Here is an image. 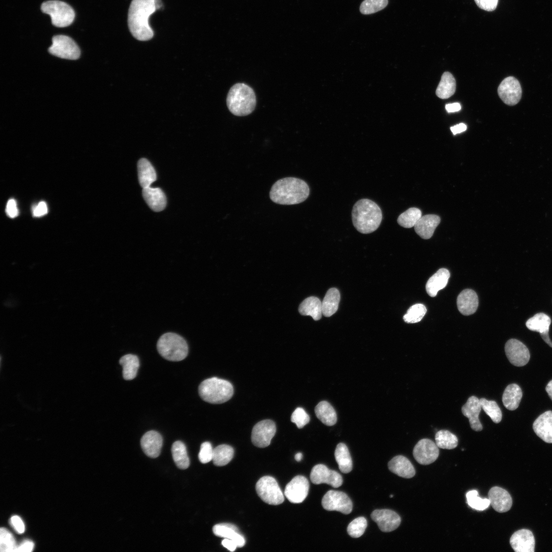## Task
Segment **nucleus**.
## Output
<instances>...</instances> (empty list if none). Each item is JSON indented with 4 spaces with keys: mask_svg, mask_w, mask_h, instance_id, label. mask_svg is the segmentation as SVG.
I'll return each mask as SVG.
<instances>
[{
    "mask_svg": "<svg viewBox=\"0 0 552 552\" xmlns=\"http://www.w3.org/2000/svg\"><path fill=\"white\" fill-rule=\"evenodd\" d=\"M440 221V217L436 215L429 214L421 216L414 226L415 230L420 237L428 239L432 236Z\"/></svg>",
    "mask_w": 552,
    "mask_h": 552,
    "instance_id": "25",
    "label": "nucleus"
},
{
    "mask_svg": "<svg viewBox=\"0 0 552 552\" xmlns=\"http://www.w3.org/2000/svg\"><path fill=\"white\" fill-rule=\"evenodd\" d=\"M366 519L363 517H359L352 521L347 527V532L352 538H358L361 536L367 527Z\"/></svg>",
    "mask_w": 552,
    "mask_h": 552,
    "instance_id": "47",
    "label": "nucleus"
},
{
    "mask_svg": "<svg viewBox=\"0 0 552 552\" xmlns=\"http://www.w3.org/2000/svg\"><path fill=\"white\" fill-rule=\"evenodd\" d=\"M214 449L211 444L205 442L201 444L198 454L199 461L202 464H206L213 459Z\"/></svg>",
    "mask_w": 552,
    "mask_h": 552,
    "instance_id": "49",
    "label": "nucleus"
},
{
    "mask_svg": "<svg viewBox=\"0 0 552 552\" xmlns=\"http://www.w3.org/2000/svg\"><path fill=\"white\" fill-rule=\"evenodd\" d=\"M276 432V426L273 421L264 420L257 423L251 432V441L256 447L264 448L270 444Z\"/></svg>",
    "mask_w": 552,
    "mask_h": 552,
    "instance_id": "11",
    "label": "nucleus"
},
{
    "mask_svg": "<svg viewBox=\"0 0 552 552\" xmlns=\"http://www.w3.org/2000/svg\"><path fill=\"white\" fill-rule=\"evenodd\" d=\"M119 363L123 367L122 374L125 380H130L136 377L140 366L139 360L136 355H125L120 358Z\"/></svg>",
    "mask_w": 552,
    "mask_h": 552,
    "instance_id": "36",
    "label": "nucleus"
},
{
    "mask_svg": "<svg viewBox=\"0 0 552 552\" xmlns=\"http://www.w3.org/2000/svg\"><path fill=\"white\" fill-rule=\"evenodd\" d=\"M387 4L388 0H364L359 10L363 14H371L383 9Z\"/></svg>",
    "mask_w": 552,
    "mask_h": 552,
    "instance_id": "46",
    "label": "nucleus"
},
{
    "mask_svg": "<svg viewBox=\"0 0 552 552\" xmlns=\"http://www.w3.org/2000/svg\"><path fill=\"white\" fill-rule=\"evenodd\" d=\"M43 13L49 14L52 24L58 28L70 26L75 18L73 8L65 2L52 0L43 2L41 6Z\"/></svg>",
    "mask_w": 552,
    "mask_h": 552,
    "instance_id": "7",
    "label": "nucleus"
},
{
    "mask_svg": "<svg viewBox=\"0 0 552 552\" xmlns=\"http://www.w3.org/2000/svg\"><path fill=\"white\" fill-rule=\"evenodd\" d=\"M48 208L45 202H40L33 210V215L35 217H40L47 213Z\"/></svg>",
    "mask_w": 552,
    "mask_h": 552,
    "instance_id": "53",
    "label": "nucleus"
},
{
    "mask_svg": "<svg viewBox=\"0 0 552 552\" xmlns=\"http://www.w3.org/2000/svg\"><path fill=\"white\" fill-rule=\"evenodd\" d=\"M323 508L327 511H336L349 514L353 508L351 499L344 492L335 490L328 491L321 500Z\"/></svg>",
    "mask_w": 552,
    "mask_h": 552,
    "instance_id": "10",
    "label": "nucleus"
},
{
    "mask_svg": "<svg viewBox=\"0 0 552 552\" xmlns=\"http://www.w3.org/2000/svg\"><path fill=\"white\" fill-rule=\"evenodd\" d=\"M234 450L231 446L222 444L214 449L213 462L217 466L227 465L232 459Z\"/></svg>",
    "mask_w": 552,
    "mask_h": 552,
    "instance_id": "39",
    "label": "nucleus"
},
{
    "mask_svg": "<svg viewBox=\"0 0 552 552\" xmlns=\"http://www.w3.org/2000/svg\"><path fill=\"white\" fill-rule=\"evenodd\" d=\"M198 392L200 397L204 401L212 404H221L232 398L234 389L229 381L212 377L204 380L200 384Z\"/></svg>",
    "mask_w": 552,
    "mask_h": 552,
    "instance_id": "5",
    "label": "nucleus"
},
{
    "mask_svg": "<svg viewBox=\"0 0 552 552\" xmlns=\"http://www.w3.org/2000/svg\"><path fill=\"white\" fill-rule=\"evenodd\" d=\"M488 498L492 508L499 513L508 511L512 505V499L509 493L499 487H493L490 489Z\"/></svg>",
    "mask_w": 552,
    "mask_h": 552,
    "instance_id": "19",
    "label": "nucleus"
},
{
    "mask_svg": "<svg viewBox=\"0 0 552 552\" xmlns=\"http://www.w3.org/2000/svg\"><path fill=\"white\" fill-rule=\"evenodd\" d=\"M49 52L56 57L70 60H76L80 55V51L76 43L71 37L63 35L53 37Z\"/></svg>",
    "mask_w": 552,
    "mask_h": 552,
    "instance_id": "9",
    "label": "nucleus"
},
{
    "mask_svg": "<svg viewBox=\"0 0 552 552\" xmlns=\"http://www.w3.org/2000/svg\"><path fill=\"white\" fill-rule=\"evenodd\" d=\"M317 418L324 424L332 426L337 421V415L332 406L327 401H322L315 407Z\"/></svg>",
    "mask_w": 552,
    "mask_h": 552,
    "instance_id": "34",
    "label": "nucleus"
},
{
    "mask_svg": "<svg viewBox=\"0 0 552 552\" xmlns=\"http://www.w3.org/2000/svg\"><path fill=\"white\" fill-rule=\"evenodd\" d=\"M226 104L233 114L245 116L254 110L256 97L251 87L244 83H238L230 88L226 98Z\"/></svg>",
    "mask_w": 552,
    "mask_h": 552,
    "instance_id": "4",
    "label": "nucleus"
},
{
    "mask_svg": "<svg viewBox=\"0 0 552 552\" xmlns=\"http://www.w3.org/2000/svg\"><path fill=\"white\" fill-rule=\"evenodd\" d=\"M457 306L459 311L462 314L469 315L473 314L478 306V298L476 293L469 289L463 290L457 296Z\"/></svg>",
    "mask_w": 552,
    "mask_h": 552,
    "instance_id": "23",
    "label": "nucleus"
},
{
    "mask_svg": "<svg viewBox=\"0 0 552 552\" xmlns=\"http://www.w3.org/2000/svg\"><path fill=\"white\" fill-rule=\"evenodd\" d=\"M522 397L521 389L516 384H511L505 388L502 400L505 407L510 410L517 409Z\"/></svg>",
    "mask_w": 552,
    "mask_h": 552,
    "instance_id": "31",
    "label": "nucleus"
},
{
    "mask_svg": "<svg viewBox=\"0 0 552 552\" xmlns=\"http://www.w3.org/2000/svg\"><path fill=\"white\" fill-rule=\"evenodd\" d=\"M310 477L314 484H326L334 488L341 486L343 482L342 477L339 473L329 469L323 464L314 466L311 471Z\"/></svg>",
    "mask_w": 552,
    "mask_h": 552,
    "instance_id": "14",
    "label": "nucleus"
},
{
    "mask_svg": "<svg viewBox=\"0 0 552 552\" xmlns=\"http://www.w3.org/2000/svg\"><path fill=\"white\" fill-rule=\"evenodd\" d=\"M256 490L260 498L269 504L278 505L284 501L281 488L275 479L271 476L261 477L256 484Z\"/></svg>",
    "mask_w": 552,
    "mask_h": 552,
    "instance_id": "8",
    "label": "nucleus"
},
{
    "mask_svg": "<svg viewBox=\"0 0 552 552\" xmlns=\"http://www.w3.org/2000/svg\"><path fill=\"white\" fill-rule=\"evenodd\" d=\"M478 494V492L475 490L468 491L466 495L467 503L476 510H485L490 505V500L489 498H482Z\"/></svg>",
    "mask_w": 552,
    "mask_h": 552,
    "instance_id": "43",
    "label": "nucleus"
},
{
    "mask_svg": "<svg viewBox=\"0 0 552 552\" xmlns=\"http://www.w3.org/2000/svg\"><path fill=\"white\" fill-rule=\"evenodd\" d=\"M222 545L231 551L235 550L237 547L236 543L231 539L224 538L221 542Z\"/></svg>",
    "mask_w": 552,
    "mask_h": 552,
    "instance_id": "55",
    "label": "nucleus"
},
{
    "mask_svg": "<svg viewBox=\"0 0 552 552\" xmlns=\"http://www.w3.org/2000/svg\"><path fill=\"white\" fill-rule=\"evenodd\" d=\"M450 278V272L446 268L439 269L427 281L426 290L428 294L431 297L436 295L438 291L444 288Z\"/></svg>",
    "mask_w": 552,
    "mask_h": 552,
    "instance_id": "28",
    "label": "nucleus"
},
{
    "mask_svg": "<svg viewBox=\"0 0 552 552\" xmlns=\"http://www.w3.org/2000/svg\"><path fill=\"white\" fill-rule=\"evenodd\" d=\"M6 213L11 218H14L17 216L18 212L16 203L14 199H11L8 201L6 206Z\"/></svg>",
    "mask_w": 552,
    "mask_h": 552,
    "instance_id": "52",
    "label": "nucleus"
},
{
    "mask_svg": "<svg viewBox=\"0 0 552 552\" xmlns=\"http://www.w3.org/2000/svg\"><path fill=\"white\" fill-rule=\"evenodd\" d=\"M34 543L29 540H26L17 546L16 551L17 552H30L33 550Z\"/></svg>",
    "mask_w": 552,
    "mask_h": 552,
    "instance_id": "54",
    "label": "nucleus"
},
{
    "mask_svg": "<svg viewBox=\"0 0 552 552\" xmlns=\"http://www.w3.org/2000/svg\"><path fill=\"white\" fill-rule=\"evenodd\" d=\"M159 354L166 360L179 361L184 359L188 353L186 341L180 335L171 332L162 335L157 342Z\"/></svg>",
    "mask_w": 552,
    "mask_h": 552,
    "instance_id": "6",
    "label": "nucleus"
},
{
    "mask_svg": "<svg viewBox=\"0 0 552 552\" xmlns=\"http://www.w3.org/2000/svg\"><path fill=\"white\" fill-rule=\"evenodd\" d=\"M445 108L448 112H453L460 110L461 106L458 103H453L446 104Z\"/></svg>",
    "mask_w": 552,
    "mask_h": 552,
    "instance_id": "57",
    "label": "nucleus"
},
{
    "mask_svg": "<svg viewBox=\"0 0 552 552\" xmlns=\"http://www.w3.org/2000/svg\"><path fill=\"white\" fill-rule=\"evenodd\" d=\"M141 445L143 451L148 456L156 458L160 453L163 445L162 436L156 431H149L142 437Z\"/></svg>",
    "mask_w": 552,
    "mask_h": 552,
    "instance_id": "21",
    "label": "nucleus"
},
{
    "mask_svg": "<svg viewBox=\"0 0 552 552\" xmlns=\"http://www.w3.org/2000/svg\"><path fill=\"white\" fill-rule=\"evenodd\" d=\"M371 517L383 532L395 530L401 521L400 516L397 513L388 509L375 510L371 513Z\"/></svg>",
    "mask_w": 552,
    "mask_h": 552,
    "instance_id": "17",
    "label": "nucleus"
},
{
    "mask_svg": "<svg viewBox=\"0 0 552 552\" xmlns=\"http://www.w3.org/2000/svg\"><path fill=\"white\" fill-rule=\"evenodd\" d=\"M389 470L397 475L406 478H410L415 475L416 471L411 462L405 456L397 455L393 457L388 463Z\"/></svg>",
    "mask_w": 552,
    "mask_h": 552,
    "instance_id": "27",
    "label": "nucleus"
},
{
    "mask_svg": "<svg viewBox=\"0 0 552 552\" xmlns=\"http://www.w3.org/2000/svg\"><path fill=\"white\" fill-rule=\"evenodd\" d=\"M540 335H541V336L542 338L543 339V340L547 344H548L550 347L552 348V341L550 340V339L549 338V335H548V333H545V334H541Z\"/></svg>",
    "mask_w": 552,
    "mask_h": 552,
    "instance_id": "58",
    "label": "nucleus"
},
{
    "mask_svg": "<svg viewBox=\"0 0 552 552\" xmlns=\"http://www.w3.org/2000/svg\"><path fill=\"white\" fill-rule=\"evenodd\" d=\"M435 443L438 447L445 449L455 448L458 444L456 436L447 430H440L435 435Z\"/></svg>",
    "mask_w": 552,
    "mask_h": 552,
    "instance_id": "40",
    "label": "nucleus"
},
{
    "mask_svg": "<svg viewBox=\"0 0 552 552\" xmlns=\"http://www.w3.org/2000/svg\"><path fill=\"white\" fill-rule=\"evenodd\" d=\"M10 523L17 533L22 534L24 532L25 525L19 516L16 515L12 516L10 519Z\"/></svg>",
    "mask_w": 552,
    "mask_h": 552,
    "instance_id": "51",
    "label": "nucleus"
},
{
    "mask_svg": "<svg viewBox=\"0 0 552 552\" xmlns=\"http://www.w3.org/2000/svg\"><path fill=\"white\" fill-rule=\"evenodd\" d=\"M545 390L549 396L550 398L552 400V380H550L547 384Z\"/></svg>",
    "mask_w": 552,
    "mask_h": 552,
    "instance_id": "59",
    "label": "nucleus"
},
{
    "mask_svg": "<svg viewBox=\"0 0 552 552\" xmlns=\"http://www.w3.org/2000/svg\"><path fill=\"white\" fill-rule=\"evenodd\" d=\"M455 89L456 81L453 76L448 72H444L436 89V95L442 99H448L454 94Z\"/></svg>",
    "mask_w": 552,
    "mask_h": 552,
    "instance_id": "33",
    "label": "nucleus"
},
{
    "mask_svg": "<svg viewBox=\"0 0 552 552\" xmlns=\"http://www.w3.org/2000/svg\"><path fill=\"white\" fill-rule=\"evenodd\" d=\"M309 488L308 479L304 476L297 475L286 485L284 495L292 503H301L307 497Z\"/></svg>",
    "mask_w": 552,
    "mask_h": 552,
    "instance_id": "15",
    "label": "nucleus"
},
{
    "mask_svg": "<svg viewBox=\"0 0 552 552\" xmlns=\"http://www.w3.org/2000/svg\"><path fill=\"white\" fill-rule=\"evenodd\" d=\"M393 496H394V495H392V494H391V495H390L389 496V497H390V498L393 497Z\"/></svg>",
    "mask_w": 552,
    "mask_h": 552,
    "instance_id": "61",
    "label": "nucleus"
},
{
    "mask_svg": "<svg viewBox=\"0 0 552 552\" xmlns=\"http://www.w3.org/2000/svg\"><path fill=\"white\" fill-rule=\"evenodd\" d=\"M291 421L302 428L309 422L310 417L303 408L297 407L292 413Z\"/></svg>",
    "mask_w": 552,
    "mask_h": 552,
    "instance_id": "48",
    "label": "nucleus"
},
{
    "mask_svg": "<svg viewBox=\"0 0 552 552\" xmlns=\"http://www.w3.org/2000/svg\"><path fill=\"white\" fill-rule=\"evenodd\" d=\"M481 409L480 400L474 396L470 397L462 407V412L468 418L471 428L476 431H480L482 429V425L479 419Z\"/></svg>",
    "mask_w": 552,
    "mask_h": 552,
    "instance_id": "20",
    "label": "nucleus"
},
{
    "mask_svg": "<svg viewBox=\"0 0 552 552\" xmlns=\"http://www.w3.org/2000/svg\"><path fill=\"white\" fill-rule=\"evenodd\" d=\"M426 307L422 304H416L411 306L403 316V320L407 323L419 322L426 313Z\"/></svg>",
    "mask_w": 552,
    "mask_h": 552,
    "instance_id": "44",
    "label": "nucleus"
},
{
    "mask_svg": "<svg viewBox=\"0 0 552 552\" xmlns=\"http://www.w3.org/2000/svg\"><path fill=\"white\" fill-rule=\"evenodd\" d=\"M310 189L304 180L295 177H286L277 180L269 192L271 200L278 204L292 205L304 201L309 196Z\"/></svg>",
    "mask_w": 552,
    "mask_h": 552,
    "instance_id": "2",
    "label": "nucleus"
},
{
    "mask_svg": "<svg viewBox=\"0 0 552 552\" xmlns=\"http://www.w3.org/2000/svg\"><path fill=\"white\" fill-rule=\"evenodd\" d=\"M422 216L421 211L416 208H410L401 214L398 219V223L405 228H411L415 225Z\"/></svg>",
    "mask_w": 552,
    "mask_h": 552,
    "instance_id": "41",
    "label": "nucleus"
},
{
    "mask_svg": "<svg viewBox=\"0 0 552 552\" xmlns=\"http://www.w3.org/2000/svg\"><path fill=\"white\" fill-rule=\"evenodd\" d=\"M498 94L505 104L510 106L517 104L522 95V89L519 81L514 77L505 78L498 87Z\"/></svg>",
    "mask_w": 552,
    "mask_h": 552,
    "instance_id": "12",
    "label": "nucleus"
},
{
    "mask_svg": "<svg viewBox=\"0 0 552 552\" xmlns=\"http://www.w3.org/2000/svg\"><path fill=\"white\" fill-rule=\"evenodd\" d=\"M550 324L551 319L547 315L539 313L526 321V326L529 330L541 334L548 333Z\"/></svg>",
    "mask_w": 552,
    "mask_h": 552,
    "instance_id": "37",
    "label": "nucleus"
},
{
    "mask_svg": "<svg viewBox=\"0 0 552 552\" xmlns=\"http://www.w3.org/2000/svg\"><path fill=\"white\" fill-rule=\"evenodd\" d=\"M161 0H132L128 14V25L132 36L140 41L151 39L154 32L149 24L150 15L162 7Z\"/></svg>",
    "mask_w": 552,
    "mask_h": 552,
    "instance_id": "1",
    "label": "nucleus"
},
{
    "mask_svg": "<svg viewBox=\"0 0 552 552\" xmlns=\"http://www.w3.org/2000/svg\"><path fill=\"white\" fill-rule=\"evenodd\" d=\"M213 532L216 536L233 540L238 547H242L245 544L243 536L240 534L238 527L231 523H220L213 527Z\"/></svg>",
    "mask_w": 552,
    "mask_h": 552,
    "instance_id": "26",
    "label": "nucleus"
},
{
    "mask_svg": "<svg viewBox=\"0 0 552 552\" xmlns=\"http://www.w3.org/2000/svg\"><path fill=\"white\" fill-rule=\"evenodd\" d=\"M340 298V293L337 289L332 288L328 290L321 302L322 312L325 316L330 317L337 311Z\"/></svg>",
    "mask_w": 552,
    "mask_h": 552,
    "instance_id": "32",
    "label": "nucleus"
},
{
    "mask_svg": "<svg viewBox=\"0 0 552 552\" xmlns=\"http://www.w3.org/2000/svg\"><path fill=\"white\" fill-rule=\"evenodd\" d=\"M139 181L143 188L150 187L156 179L155 170L150 162L146 158L140 159L137 163Z\"/></svg>",
    "mask_w": 552,
    "mask_h": 552,
    "instance_id": "29",
    "label": "nucleus"
},
{
    "mask_svg": "<svg viewBox=\"0 0 552 552\" xmlns=\"http://www.w3.org/2000/svg\"><path fill=\"white\" fill-rule=\"evenodd\" d=\"M533 428L543 441L552 443V411H546L540 415L534 421Z\"/></svg>",
    "mask_w": 552,
    "mask_h": 552,
    "instance_id": "22",
    "label": "nucleus"
},
{
    "mask_svg": "<svg viewBox=\"0 0 552 552\" xmlns=\"http://www.w3.org/2000/svg\"><path fill=\"white\" fill-rule=\"evenodd\" d=\"M481 409L495 423H499L502 419V412L497 403L485 398L479 399Z\"/></svg>",
    "mask_w": 552,
    "mask_h": 552,
    "instance_id": "42",
    "label": "nucleus"
},
{
    "mask_svg": "<svg viewBox=\"0 0 552 552\" xmlns=\"http://www.w3.org/2000/svg\"><path fill=\"white\" fill-rule=\"evenodd\" d=\"M352 222L356 229L362 234L375 231L382 219L379 206L369 199H361L354 205L352 211Z\"/></svg>",
    "mask_w": 552,
    "mask_h": 552,
    "instance_id": "3",
    "label": "nucleus"
},
{
    "mask_svg": "<svg viewBox=\"0 0 552 552\" xmlns=\"http://www.w3.org/2000/svg\"><path fill=\"white\" fill-rule=\"evenodd\" d=\"M302 457H303V454L301 452H298V453H296L295 454V459L297 462L301 461L302 460Z\"/></svg>",
    "mask_w": 552,
    "mask_h": 552,
    "instance_id": "60",
    "label": "nucleus"
},
{
    "mask_svg": "<svg viewBox=\"0 0 552 552\" xmlns=\"http://www.w3.org/2000/svg\"><path fill=\"white\" fill-rule=\"evenodd\" d=\"M142 194L148 206L155 212L164 210L167 204L166 195L159 188L150 187L143 188Z\"/></svg>",
    "mask_w": 552,
    "mask_h": 552,
    "instance_id": "24",
    "label": "nucleus"
},
{
    "mask_svg": "<svg viewBox=\"0 0 552 552\" xmlns=\"http://www.w3.org/2000/svg\"><path fill=\"white\" fill-rule=\"evenodd\" d=\"M504 350L509 361L515 366H524L530 360V354L527 348L517 339H509L505 344Z\"/></svg>",
    "mask_w": 552,
    "mask_h": 552,
    "instance_id": "16",
    "label": "nucleus"
},
{
    "mask_svg": "<svg viewBox=\"0 0 552 552\" xmlns=\"http://www.w3.org/2000/svg\"><path fill=\"white\" fill-rule=\"evenodd\" d=\"M439 455V447L436 443L428 439L420 440L413 450V455L416 461L424 465L434 462Z\"/></svg>",
    "mask_w": 552,
    "mask_h": 552,
    "instance_id": "13",
    "label": "nucleus"
},
{
    "mask_svg": "<svg viewBox=\"0 0 552 552\" xmlns=\"http://www.w3.org/2000/svg\"><path fill=\"white\" fill-rule=\"evenodd\" d=\"M451 132L454 135L465 131L467 129V126L464 123H461L450 128Z\"/></svg>",
    "mask_w": 552,
    "mask_h": 552,
    "instance_id": "56",
    "label": "nucleus"
},
{
    "mask_svg": "<svg viewBox=\"0 0 552 552\" xmlns=\"http://www.w3.org/2000/svg\"><path fill=\"white\" fill-rule=\"evenodd\" d=\"M477 5L481 9L488 11L494 10L498 0H474Z\"/></svg>",
    "mask_w": 552,
    "mask_h": 552,
    "instance_id": "50",
    "label": "nucleus"
},
{
    "mask_svg": "<svg viewBox=\"0 0 552 552\" xmlns=\"http://www.w3.org/2000/svg\"><path fill=\"white\" fill-rule=\"evenodd\" d=\"M510 544L516 552H534L535 540L533 533L529 530L521 529L511 537Z\"/></svg>",
    "mask_w": 552,
    "mask_h": 552,
    "instance_id": "18",
    "label": "nucleus"
},
{
    "mask_svg": "<svg viewBox=\"0 0 552 552\" xmlns=\"http://www.w3.org/2000/svg\"><path fill=\"white\" fill-rule=\"evenodd\" d=\"M298 311L302 315L310 316L314 320H318L323 314L321 302L315 296L307 297L300 304Z\"/></svg>",
    "mask_w": 552,
    "mask_h": 552,
    "instance_id": "30",
    "label": "nucleus"
},
{
    "mask_svg": "<svg viewBox=\"0 0 552 552\" xmlns=\"http://www.w3.org/2000/svg\"><path fill=\"white\" fill-rule=\"evenodd\" d=\"M173 459L177 467L181 469H186L190 465V460L188 455L185 445L182 442H175L171 448Z\"/></svg>",
    "mask_w": 552,
    "mask_h": 552,
    "instance_id": "38",
    "label": "nucleus"
},
{
    "mask_svg": "<svg viewBox=\"0 0 552 552\" xmlns=\"http://www.w3.org/2000/svg\"><path fill=\"white\" fill-rule=\"evenodd\" d=\"M335 460L340 471L348 473L352 470V461L347 446L342 443L337 444L334 453Z\"/></svg>",
    "mask_w": 552,
    "mask_h": 552,
    "instance_id": "35",
    "label": "nucleus"
},
{
    "mask_svg": "<svg viewBox=\"0 0 552 552\" xmlns=\"http://www.w3.org/2000/svg\"><path fill=\"white\" fill-rule=\"evenodd\" d=\"M17 545L12 534L5 528L0 530L1 551L4 552L16 551Z\"/></svg>",
    "mask_w": 552,
    "mask_h": 552,
    "instance_id": "45",
    "label": "nucleus"
}]
</instances>
